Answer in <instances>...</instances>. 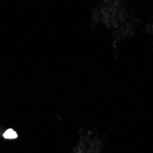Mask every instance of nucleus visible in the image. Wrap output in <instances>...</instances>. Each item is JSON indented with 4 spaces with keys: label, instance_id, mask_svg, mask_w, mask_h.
Here are the masks:
<instances>
[{
    "label": "nucleus",
    "instance_id": "f257e3e1",
    "mask_svg": "<svg viewBox=\"0 0 153 153\" xmlns=\"http://www.w3.org/2000/svg\"><path fill=\"white\" fill-rule=\"evenodd\" d=\"M18 137V134L14 131L13 129H7L5 133H4V137L5 138H8V140H12V138H16Z\"/></svg>",
    "mask_w": 153,
    "mask_h": 153
}]
</instances>
